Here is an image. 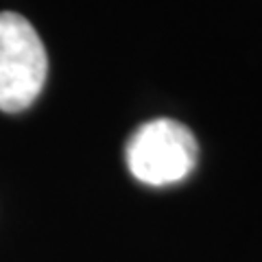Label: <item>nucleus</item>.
<instances>
[{
    "label": "nucleus",
    "instance_id": "1",
    "mask_svg": "<svg viewBox=\"0 0 262 262\" xmlns=\"http://www.w3.org/2000/svg\"><path fill=\"white\" fill-rule=\"evenodd\" d=\"M127 168L140 184L170 186L184 182L199 160L196 138L184 122L155 118L131 134L127 142Z\"/></svg>",
    "mask_w": 262,
    "mask_h": 262
},
{
    "label": "nucleus",
    "instance_id": "2",
    "mask_svg": "<svg viewBox=\"0 0 262 262\" xmlns=\"http://www.w3.org/2000/svg\"><path fill=\"white\" fill-rule=\"evenodd\" d=\"M48 75L46 48L33 24L13 11H0V112L31 107Z\"/></svg>",
    "mask_w": 262,
    "mask_h": 262
}]
</instances>
